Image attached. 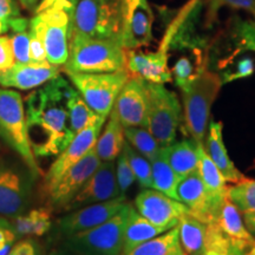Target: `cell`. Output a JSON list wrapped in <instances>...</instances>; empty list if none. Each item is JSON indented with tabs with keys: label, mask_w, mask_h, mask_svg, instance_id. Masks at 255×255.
Returning a JSON list of instances; mask_svg holds the SVG:
<instances>
[{
	"label": "cell",
	"mask_w": 255,
	"mask_h": 255,
	"mask_svg": "<svg viewBox=\"0 0 255 255\" xmlns=\"http://www.w3.org/2000/svg\"><path fill=\"white\" fill-rule=\"evenodd\" d=\"M154 14L148 0H123L120 43L124 50H137L150 44Z\"/></svg>",
	"instance_id": "cell-12"
},
{
	"label": "cell",
	"mask_w": 255,
	"mask_h": 255,
	"mask_svg": "<svg viewBox=\"0 0 255 255\" xmlns=\"http://www.w3.org/2000/svg\"><path fill=\"white\" fill-rule=\"evenodd\" d=\"M9 40H11L14 63L25 64L32 62L30 53V33L26 30L13 32V34L9 37Z\"/></svg>",
	"instance_id": "cell-37"
},
{
	"label": "cell",
	"mask_w": 255,
	"mask_h": 255,
	"mask_svg": "<svg viewBox=\"0 0 255 255\" xmlns=\"http://www.w3.org/2000/svg\"><path fill=\"white\" fill-rule=\"evenodd\" d=\"M7 255H39V247L32 239H24L14 244Z\"/></svg>",
	"instance_id": "cell-43"
},
{
	"label": "cell",
	"mask_w": 255,
	"mask_h": 255,
	"mask_svg": "<svg viewBox=\"0 0 255 255\" xmlns=\"http://www.w3.org/2000/svg\"><path fill=\"white\" fill-rule=\"evenodd\" d=\"M246 255H255V242L253 245H252L250 250L246 252Z\"/></svg>",
	"instance_id": "cell-48"
},
{
	"label": "cell",
	"mask_w": 255,
	"mask_h": 255,
	"mask_svg": "<svg viewBox=\"0 0 255 255\" xmlns=\"http://www.w3.org/2000/svg\"><path fill=\"white\" fill-rule=\"evenodd\" d=\"M245 255H246V253H245Z\"/></svg>",
	"instance_id": "cell-50"
},
{
	"label": "cell",
	"mask_w": 255,
	"mask_h": 255,
	"mask_svg": "<svg viewBox=\"0 0 255 255\" xmlns=\"http://www.w3.org/2000/svg\"><path fill=\"white\" fill-rule=\"evenodd\" d=\"M244 221L248 231L255 235V213H244Z\"/></svg>",
	"instance_id": "cell-45"
},
{
	"label": "cell",
	"mask_w": 255,
	"mask_h": 255,
	"mask_svg": "<svg viewBox=\"0 0 255 255\" xmlns=\"http://www.w3.org/2000/svg\"><path fill=\"white\" fill-rule=\"evenodd\" d=\"M0 138L20 156L33 176L39 173L28 142L23 98L8 89H0Z\"/></svg>",
	"instance_id": "cell-5"
},
{
	"label": "cell",
	"mask_w": 255,
	"mask_h": 255,
	"mask_svg": "<svg viewBox=\"0 0 255 255\" xmlns=\"http://www.w3.org/2000/svg\"><path fill=\"white\" fill-rule=\"evenodd\" d=\"M122 151L126 154L128 162H129L139 186L143 188H152L150 161L139 154L138 151H136L128 142L124 143Z\"/></svg>",
	"instance_id": "cell-34"
},
{
	"label": "cell",
	"mask_w": 255,
	"mask_h": 255,
	"mask_svg": "<svg viewBox=\"0 0 255 255\" xmlns=\"http://www.w3.org/2000/svg\"><path fill=\"white\" fill-rule=\"evenodd\" d=\"M175 24L168 27L158 50L155 52H138L136 50H126V69L130 77L141 78L143 81L156 84L171 82L173 76L169 69V43L173 38Z\"/></svg>",
	"instance_id": "cell-10"
},
{
	"label": "cell",
	"mask_w": 255,
	"mask_h": 255,
	"mask_svg": "<svg viewBox=\"0 0 255 255\" xmlns=\"http://www.w3.org/2000/svg\"><path fill=\"white\" fill-rule=\"evenodd\" d=\"M135 206L143 218L165 232L177 226L182 216L189 214L183 203L155 189L141 191L136 196Z\"/></svg>",
	"instance_id": "cell-14"
},
{
	"label": "cell",
	"mask_w": 255,
	"mask_h": 255,
	"mask_svg": "<svg viewBox=\"0 0 255 255\" xmlns=\"http://www.w3.org/2000/svg\"><path fill=\"white\" fill-rule=\"evenodd\" d=\"M78 0H40V2H38V5L34 8V13L44 11V9L52 7V6H58V7H63L68 9L70 12H75L76 4H77Z\"/></svg>",
	"instance_id": "cell-44"
},
{
	"label": "cell",
	"mask_w": 255,
	"mask_h": 255,
	"mask_svg": "<svg viewBox=\"0 0 255 255\" xmlns=\"http://www.w3.org/2000/svg\"><path fill=\"white\" fill-rule=\"evenodd\" d=\"M100 164L101 159L96 154L94 145L81 161H78L69 170H66L59 177V180L53 184L52 188L46 191L51 206L58 209H64V207L68 205L70 200L78 193L83 184L87 182L88 178L95 173Z\"/></svg>",
	"instance_id": "cell-15"
},
{
	"label": "cell",
	"mask_w": 255,
	"mask_h": 255,
	"mask_svg": "<svg viewBox=\"0 0 255 255\" xmlns=\"http://www.w3.org/2000/svg\"><path fill=\"white\" fill-rule=\"evenodd\" d=\"M213 222H215L220 232L238 250L247 252L255 242L254 235L245 225L240 209L228 196H226L220 205Z\"/></svg>",
	"instance_id": "cell-21"
},
{
	"label": "cell",
	"mask_w": 255,
	"mask_h": 255,
	"mask_svg": "<svg viewBox=\"0 0 255 255\" xmlns=\"http://www.w3.org/2000/svg\"><path fill=\"white\" fill-rule=\"evenodd\" d=\"M31 193L30 174L12 165L0 168V216L13 219L25 213Z\"/></svg>",
	"instance_id": "cell-13"
},
{
	"label": "cell",
	"mask_w": 255,
	"mask_h": 255,
	"mask_svg": "<svg viewBox=\"0 0 255 255\" xmlns=\"http://www.w3.org/2000/svg\"><path fill=\"white\" fill-rule=\"evenodd\" d=\"M254 69L255 66H254L253 59L251 58L241 59L240 62L237 64V66H235L234 70H228V71H226L222 76H220V77H221L222 84L223 83L237 81V79L250 77V76L253 75Z\"/></svg>",
	"instance_id": "cell-40"
},
{
	"label": "cell",
	"mask_w": 255,
	"mask_h": 255,
	"mask_svg": "<svg viewBox=\"0 0 255 255\" xmlns=\"http://www.w3.org/2000/svg\"><path fill=\"white\" fill-rule=\"evenodd\" d=\"M126 59L120 40L72 34L64 69L66 73L115 72L126 69Z\"/></svg>",
	"instance_id": "cell-2"
},
{
	"label": "cell",
	"mask_w": 255,
	"mask_h": 255,
	"mask_svg": "<svg viewBox=\"0 0 255 255\" xmlns=\"http://www.w3.org/2000/svg\"><path fill=\"white\" fill-rule=\"evenodd\" d=\"M222 6H228L235 9H245L255 14V0H209L207 7V24L212 25L213 21L216 20L219 9Z\"/></svg>",
	"instance_id": "cell-36"
},
{
	"label": "cell",
	"mask_w": 255,
	"mask_h": 255,
	"mask_svg": "<svg viewBox=\"0 0 255 255\" xmlns=\"http://www.w3.org/2000/svg\"><path fill=\"white\" fill-rule=\"evenodd\" d=\"M72 18V12L52 6L38 12L31 19L30 25L36 27L43 38L47 62L53 65H64L68 60Z\"/></svg>",
	"instance_id": "cell-9"
},
{
	"label": "cell",
	"mask_w": 255,
	"mask_h": 255,
	"mask_svg": "<svg viewBox=\"0 0 255 255\" xmlns=\"http://www.w3.org/2000/svg\"><path fill=\"white\" fill-rule=\"evenodd\" d=\"M65 78L45 83L25 102L27 136L34 157L58 156L75 137L69 122V97L73 90Z\"/></svg>",
	"instance_id": "cell-1"
},
{
	"label": "cell",
	"mask_w": 255,
	"mask_h": 255,
	"mask_svg": "<svg viewBox=\"0 0 255 255\" xmlns=\"http://www.w3.org/2000/svg\"><path fill=\"white\" fill-rule=\"evenodd\" d=\"M12 225L18 238L41 237L51 228V213L49 209L38 208L15 216Z\"/></svg>",
	"instance_id": "cell-29"
},
{
	"label": "cell",
	"mask_w": 255,
	"mask_h": 255,
	"mask_svg": "<svg viewBox=\"0 0 255 255\" xmlns=\"http://www.w3.org/2000/svg\"><path fill=\"white\" fill-rule=\"evenodd\" d=\"M117 162L115 164L116 167V178H117V184H119L121 196L123 199H126V194L129 190V188L132 186V183L135 182L136 177L132 173V169L130 167L129 162L126 154L123 151H121L119 157L116 158Z\"/></svg>",
	"instance_id": "cell-38"
},
{
	"label": "cell",
	"mask_w": 255,
	"mask_h": 255,
	"mask_svg": "<svg viewBox=\"0 0 255 255\" xmlns=\"http://www.w3.org/2000/svg\"><path fill=\"white\" fill-rule=\"evenodd\" d=\"M176 196L178 202L189 209L191 216L205 223L214 221L216 212L225 200L218 201L210 195L197 170L181 178L176 188Z\"/></svg>",
	"instance_id": "cell-19"
},
{
	"label": "cell",
	"mask_w": 255,
	"mask_h": 255,
	"mask_svg": "<svg viewBox=\"0 0 255 255\" xmlns=\"http://www.w3.org/2000/svg\"><path fill=\"white\" fill-rule=\"evenodd\" d=\"M222 129L223 127L221 122H212L209 124V131L207 135L205 150L210 159L219 168V170L221 171L226 181L238 183L241 180H244L245 176L235 167L231 157H229L227 149L225 146V142H223Z\"/></svg>",
	"instance_id": "cell-22"
},
{
	"label": "cell",
	"mask_w": 255,
	"mask_h": 255,
	"mask_svg": "<svg viewBox=\"0 0 255 255\" xmlns=\"http://www.w3.org/2000/svg\"><path fill=\"white\" fill-rule=\"evenodd\" d=\"M124 206H126V201L117 199L71 210L69 214L59 219L58 231L65 238L87 232L89 229L107 222L115 214H117Z\"/></svg>",
	"instance_id": "cell-18"
},
{
	"label": "cell",
	"mask_w": 255,
	"mask_h": 255,
	"mask_svg": "<svg viewBox=\"0 0 255 255\" xmlns=\"http://www.w3.org/2000/svg\"><path fill=\"white\" fill-rule=\"evenodd\" d=\"M163 151L169 165L173 168L180 178L186 177L197 170L199 165V154L197 144L194 141L183 139V141L171 143L163 146Z\"/></svg>",
	"instance_id": "cell-24"
},
{
	"label": "cell",
	"mask_w": 255,
	"mask_h": 255,
	"mask_svg": "<svg viewBox=\"0 0 255 255\" xmlns=\"http://www.w3.org/2000/svg\"><path fill=\"white\" fill-rule=\"evenodd\" d=\"M228 197L241 213H255V180L244 178L229 187Z\"/></svg>",
	"instance_id": "cell-33"
},
{
	"label": "cell",
	"mask_w": 255,
	"mask_h": 255,
	"mask_svg": "<svg viewBox=\"0 0 255 255\" xmlns=\"http://www.w3.org/2000/svg\"><path fill=\"white\" fill-rule=\"evenodd\" d=\"M123 199L121 196L119 184L116 178V167L114 161L101 162L100 167L83 184L78 193L70 200L63 210L71 212L82 207L94 205V203L107 202V201Z\"/></svg>",
	"instance_id": "cell-11"
},
{
	"label": "cell",
	"mask_w": 255,
	"mask_h": 255,
	"mask_svg": "<svg viewBox=\"0 0 255 255\" xmlns=\"http://www.w3.org/2000/svg\"><path fill=\"white\" fill-rule=\"evenodd\" d=\"M130 208L131 205L126 203L107 222L87 232L65 238L64 248L76 255H121Z\"/></svg>",
	"instance_id": "cell-6"
},
{
	"label": "cell",
	"mask_w": 255,
	"mask_h": 255,
	"mask_svg": "<svg viewBox=\"0 0 255 255\" xmlns=\"http://www.w3.org/2000/svg\"><path fill=\"white\" fill-rule=\"evenodd\" d=\"M146 83L148 90V116L145 128L161 146L171 144L176 138L181 123V108L178 98L163 84Z\"/></svg>",
	"instance_id": "cell-8"
},
{
	"label": "cell",
	"mask_w": 255,
	"mask_h": 255,
	"mask_svg": "<svg viewBox=\"0 0 255 255\" xmlns=\"http://www.w3.org/2000/svg\"><path fill=\"white\" fill-rule=\"evenodd\" d=\"M150 165L152 188L177 201L176 188L181 178L169 165L167 158H165L163 146H162L159 154L154 159H151Z\"/></svg>",
	"instance_id": "cell-30"
},
{
	"label": "cell",
	"mask_w": 255,
	"mask_h": 255,
	"mask_svg": "<svg viewBox=\"0 0 255 255\" xmlns=\"http://www.w3.org/2000/svg\"><path fill=\"white\" fill-rule=\"evenodd\" d=\"M246 252H242L240 250H232L229 252H222V253H219V252H212V253H207L205 255H245Z\"/></svg>",
	"instance_id": "cell-47"
},
{
	"label": "cell",
	"mask_w": 255,
	"mask_h": 255,
	"mask_svg": "<svg viewBox=\"0 0 255 255\" xmlns=\"http://www.w3.org/2000/svg\"><path fill=\"white\" fill-rule=\"evenodd\" d=\"M123 0H78L72 18V34L120 40Z\"/></svg>",
	"instance_id": "cell-4"
},
{
	"label": "cell",
	"mask_w": 255,
	"mask_h": 255,
	"mask_svg": "<svg viewBox=\"0 0 255 255\" xmlns=\"http://www.w3.org/2000/svg\"><path fill=\"white\" fill-rule=\"evenodd\" d=\"M164 232V229L156 227L155 225L145 220L131 206L127 220L126 229H124L123 248L121 255H126L133 248L142 245L143 242L150 240Z\"/></svg>",
	"instance_id": "cell-25"
},
{
	"label": "cell",
	"mask_w": 255,
	"mask_h": 255,
	"mask_svg": "<svg viewBox=\"0 0 255 255\" xmlns=\"http://www.w3.org/2000/svg\"><path fill=\"white\" fill-rule=\"evenodd\" d=\"M38 1L39 0H19L21 6L26 9H33L36 8V6L38 5Z\"/></svg>",
	"instance_id": "cell-46"
},
{
	"label": "cell",
	"mask_w": 255,
	"mask_h": 255,
	"mask_svg": "<svg viewBox=\"0 0 255 255\" xmlns=\"http://www.w3.org/2000/svg\"><path fill=\"white\" fill-rule=\"evenodd\" d=\"M124 136L128 139V143L138 151L139 154L148 158L149 161L154 159L159 154L162 146L156 141L154 136L149 132L146 128L130 127L124 128Z\"/></svg>",
	"instance_id": "cell-32"
},
{
	"label": "cell",
	"mask_w": 255,
	"mask_h": 255,
	"mask_svg": "<svg viewBox=\"0 0 255 255\" xmlns=\"http://www.w3.org/2000/svg\"><path fill=\"white\" fill-rule=\"evenodd\" d=\"M30 53L31 60L36 63L46 62V51L44 46L43 38H41L40 32L36 27L30 25Z\"/></svg>",
	"instance_id": "cell-41"
},
{
	"label": "cell",
	"mask_w": 255,
	"mask_h": 255,
	"mask_svg": "<svg viewBox=\"0 0 255 255\" xmlns=\"http://www.w3.org/2000/svg\"><path fill=\"white\" fill-rule=\"evenodd\" d=\"M111 111L124 128H145L148 116V90L145 81L130 77L120 91Z\"/></svg>",
	"instance_id": "cell-16"
},
{
	"label": "cell",
	"mask_w": 255,
	"mask_h": 255,
	"mask_svg": "<svg viewBox=\"0 0 255 255\" xmlns=\"http://www.w3.org/2000/svg\"><path fill=\"white\" fill-rule=\"evenodd\" d=\"M126 255H187L181 246L178 227L162 233L150 240L143 242Z\"/></svg>",
	"instance_id": "cell-28"
},
{
	"label": "cell",
	"mask_w": 255,
	"mask_h": 255,
	"mask_svg": "<svg viewBox=\"0 0 255 255\" xmlns=\"http://www.w3.org/2000/svg\"><path fill=\"white\" fill-rule=\"evenodd\" d=\"M68 76L85 103L104 119L110 115L117 96L130 78L127 69L104 73L68 72Z\"/></svg>",
	"instance_id": "cell-7"
},
{
	"label": "cell",
	"mask_w": 255,
	"mask_h": 255,
	"mask_svg": "<svg viewBox=\"0 0 255 255\" xmlns=\"http://www.w3.org/2000/svg\"><path fill=\"white\" fill-rule=\"evenodd\" d=\"M27 19L21 17L14 0H0V36L8 30L17 32L26 26Z\"/></svg>",
	"instance_id": "cell-35"
},
{
	"label": "cell",
	"mask_w": 255,
	"mask_h": 255,
	"mask_svg": "<svg viewBox=\"0 0 255 255\" xmlns=\"http://www.w3.org/2000/svg\"><path fill=\"white\" fill-rule=\"evenodd\" d=\"M178 238L187 255H205L207 240V223L190 214L178 221Z\"/></svg>",
	"instance_id": "cell-26"
},
{
	"label": "cell",
	"mask_w": 255,
	"mask_h": 255,
	"mask_svg": "<svg viewBox=\"0 0 255 255\" xmlns=\"http://www.w3.org/2000/svg\"><path fill=\"white\" fill-rule=\"evenodd\" d=\"M59 66L46 62L14 63L11 68L0 71V85L19 90H31L58 77Z\"/></svg>",
	"instance_id": "cell-20"
},
{
	"label": "cell",
	"mask_w": 255,
	"mask_h": 255,
	"mask_svg": "<svg viewBox=\"0 0 255 255\" xmlns=\"http://www.w3.org/2000/svg\"><path fill=\"white\" fill-rule=\"evenodd\" d=\"M69 107V122L73 135L81 132L82 130L87 129L92 124L101 120H107L100 116L85 103L82 96L78 94L76 89H73L68 102Z\"/></svg>",
	"instance_id": "cell-31"
},
{
	"label": "cell",
	"mask_w": 255,
	"mask_h": 255,
	"mask_svg": "<svg viewBox=\"0 0 255 255\" xmlns=\"http://www.w3.org/2000/svg\"><path fill=\"white\" fill-rule=\"evenodd\" d=\"M17 239L12 222L4 216H0V255H7Z\"/></svg>",
	"instance_id": "cell-39"
},
{
	"label": "cell",
	"mask_w": 255,
	"mask_h": 255,
	"mask_svg": "<svg viewBox=\"0 0 255 255\" xmlns=\"http://www.w3.org/2000/svg\"><path fill=\"white\" fill-rule=\"evenodd\" d=\"M103 132L100 133L95 143V150L101 162L115 161L122 151L124 143V127L111 111Z\"/></svg>",
	"instance_id": "cell-23"
},
{
	"label": "cell",
	"mask_w": 255,
	"mask_h": 255,
	"mask_svg": "<svg viewBox=\"0 0 255 255\" xmlns=\"http://www.w3.org/2000/svg\"><path fill=\"white\" fill-rule=\"evenodd\" d=\"M197 154H199L197 171L200 177L202 178L210 195L215 200L222 201L226 196H228L229 187H227V181L206 152L205 145L197 144Z\"/></svg>",
	"instance_id": "cell-27"
},
{
	"label": "cell",
	"mask_w": 255,
	"mask_h": 255,
	"mask_svg": "<svg viewBox=\"0 0 255 255\" xmlns=\"http://www.w3.org/2000/svg\"><path fill=\"white\" fill-rule=\"evenodd\" d=\"M14 64L11 40L7 36H0V71L11 68Z\"/></svg>",
	"instance_id": "cell-42"
},
{
	"label": "cell",
	"mask_w": 255,
	"mask_h": 255,
	"mask_svg": "<svg viewBox=\"0 0 255 255\" xmlns=\"http://www.w3.org/2000/svg\"><path fill=\"white\" fill-rule=\"evenodd\" d=\"M104 122L105 120L98 121L87 129L82 130L81 132L76 133L72 141L69 143V145L57 156L56 161L51 164L45 177H44V190H45V193L52 188L53 184L59 180V177L66 170H69L73 164L81 161L88 154V151L97 141Z\"/></svg>",
	"instance_id": "cell-17"
},
{
	"label": "cell",
	"mask_w": 255,
	"mask_h": 255,
	"mask_svg": "<svg viewBox=\"0 0 255 255\" xmlns=\"http://www.w3.org/2000/svg\"><path fill=\"white\" fill-rule=\"evenodd\" d=\"M221 87L220 75L206 69L189 84L181 89L183 94L184 123L196 144H203L209 126L212 105Z\"/></svg>",
	"instance_id": "cell-3"
},
{
	"label": "cell",
	"mask_w": 255,
	"mask_h": 255,
	"mask_svg": "<svg viewBox=\"0 0 255 255\" xmlns=\"http://www.w3.org/2000/svg\"><path fill=\"white\" fill-rule=\"evenodd\" d=\"M50 255H63L62 253H57V252H55V253H51Z\"/></svg>",
	"instance_id": "cell-49"
}]
</instances>
